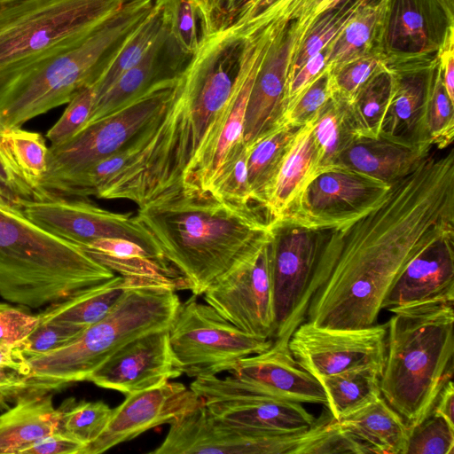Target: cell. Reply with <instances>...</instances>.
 Returning <instances> with one entry per match:
<instances>
[{"label": "cell", "mask_w": 454, "mask_h": 454, "mask_svg": "<svg viewBox=\"0 0 454 454\" xmlns=\"http://www.w3.org/2000/svg\"><path fill=\"white\" fill-rule=\"evenodd\" d=\"M275 339L289 340L315 270L321 231L280 220L270 223Z\"/></svg>", "instance_id": "14"}, {"label": "cell", "mask_w": 454, "mask_h": 454, "mask_svg": "<svg viewBox=\"0 0 454 454\" xmlns=\"http://www.w3.org/2000/svg\"><path fill=\"white\" fill-rule=\"evenodd\" d=\"M290 1L249 0L236 14L230 25L245 33L253 32L270 23Z\"/></svg>", "instance_id": "51"}, {"label": "cell", "mask_w": 454, "mask_h": 454, "mask_svg": "<svg viewBox=\"0 0 454 454\" xmlns=\"http://www.w3.org/2000/svg\"><path fill=\"white\" fill-rule=\"evenodd\" d=\"M28 373L27 360L19 351L0 347V404L22 394Z\"/></svg>", "instance_id": "49"}, {"label": "cell", "mask_w": 454, "mask_h": 454, "mask_svg": "<svg viewBox=\"0 0 454 454\" xmlns=\"http://www.w3.org/2000/svg\"><path fill=\"white\" fill-rule=\"evenodd\" d=\"M21 210L41 229L82 247L98 239L121 238L141 246L158 262L170 266L153 234L131 212H112L82 197L26 200Z\"/></svg>", "instance_id": "11"}, {"label": "cell", "mask_w": 454, "mask_h": 454, "mask_svg": "<svg viewBox=\"0 0 454 454\" xmlns=\"http://www.w3.org/2000/svg\"><path fill=\"white\" fill-rule=\"evenodd\" d=\"M58 409L60 412L59 431L73 436L85 447L102 434L113 414V409L102 401L68 398Z\"/></svg>", "instance_id": "41"}, {"label": "cell", "mask_w": 454, "mask_h": 454, "mask_svg": "<svg viewBox=\"0 0 454 454\" xmlns=\"http://www.w3.org/2000/svg\"><path fill=\"white\" fill-rule=\"evenodd\" d=\"M60 412L51 393L23 394L0 415V454H20L37 440L59 430Z\"/></svg>", "instance_id": "29"}, {"label": "cell", "mask_w": 454, "mask_h": 454, "mask_svg": "<svg viewBox=\"0 0 454 454\" xmlns=\"http://www.w3.org/2000/svg\"><path fill=\"white\" fill-rule=\"evenodd\" d=\"M247 154L248 149L243 140L233 144L214 173L206 191L227 203L261 211L252 200L247 178Z\"/></svg>", "instance_id": "39"}, {"label": "cell", "mask_w": 454, "mask_h": 454, "mask_svg": "<svg viewBox=\"0 0 454 454\" xmlns=\"http://www.w3.org/2000/svg\"><path fill=\"white\" fill-rule=\"evenodd\" d=\"M432 149L383 133L373 137H355L338 157L336 168L358 171L392 184L412 172Z\"/></svg>", "instance_id": "26"}, {"label": "cell", "mask_w": 454, "mask_h": 454, "mask_svg": "<svg viewBox=\"0 0 454 454\" xmlns=\"http://www.w3.org/2000/svg\"><path fill=\"white\" fill-rule=\"evenodd\" d=\"M406 454H454V425L430 412L410 431Z\"/></svg>", "instance_id": "44"}, {"label": "cell", "mask_w": 454, "mask_h": 454, "mask_svg": "<svg viewBox=\"0 0 454 454\" xmlns=\"http://www.w3.org/2000/svg\"><path fill=\"white\" fill-rule=\"evenodd\" d=\"M84 448V443L58 430L26 447L20 454H82Z\"/></svg>", "instance_id": "53"}, {"label": "cell", "mask_w": 454, "mask_h": 454, "mask_svg": "<svg viewBox=\"0 0 454 454\" xmlns=\"http://www.w3.org/2000/svg\"><path fill=\"white\" fill-rule=\"evenodd\" d=\"M315 120L299 129L279 169L265 207L269 224L286 218L309 184L325 172L313 137Z\"/></svg>", "instance_id": "28"}, {"label": "cell", "mask_w": 454, "mask_h": 454, "mask_svg": "<svg viewBox=\"0 0 454 454\" xmlns=\"http://www.w3.org/2000/svg\"><path fill=\"white\" fill-rule=\"evenodd\" d=\"M12 1H14V0H0V4H5V3H9V2H12Z\"/></svg>", "instance_id": "62"}, {"label": "cell", "mask_w": 454, "mask_h": 454, "mask_svg": "<svg viewBox=\"0 0 454 454\" xmlns=\"http://www.w3.org/2000/svg\"><path fill=\"white\" fill-rule=\"evenodd\" d=\"M179 48L192 56L221 26L211 0H155Z\"/></svg>", "instance_id": "34"}, {"label": "cell", "mask_w": 454, "mask_h": 454, "mask_svg": "<svg viewBox=\"0 0 454 454\" xmlns=\"http://www.w3.org/2000/svg\"><path fill=\"white\" fill-rule=\"evenodd\" d=\"M299 129L280 125L247 146V178L252 200L265 217V207L274 183Z\"/></svg>", "instance_id": "33"}, {"label": "cell", "mask_w": 454, "mask_h": 454, "mask_svg": "<svg viewBox=\"0 0 454 454\" xmlns=\"http://www.w3.org/2000/svg\"><path fill=\"white\" fill-rule=\"evenodd\" d=\"M332 97V76L326 67L285 113L281 125L301 128L314 121Z\"/></svg>", "instance_id": "45"}, {"label": "cell", "mask_w": 454, "mask_h": 454, "mask_svg": "<svg viewBox=\"0 0 454 454\" xmlns=\"http://www.w3.org/2000/svg\"><path fill=\"white\" fill-rule=\"evenodd\" d=\"M428 301H454V234L435 241L407 264L382 309Z\"/></svg>", "instance_id": "25"}, {"label": "cell", "mask_w": 454, "mask_h": 454, "mask_svg": "<svg viewBox=\"0 0 454 454\" xmlns=\"http://www.w3.org/2000/svg\"><path fill=\"white\" fill-rule=\"evenodd\" d=\"M383 66L380 54L360 57L330 70L333 97L349 103L357 90Z\"/></svg>", "instance_id": "46"}, {"label": "cell", "mask_w": 454, "mask_h": 454, "mask_svg": "<svg viewBox=\"0 0 454 454\" xmlns=\"http://www.w3.org/2000/svg\"><path fill=\"white\" fill-rule=\"evenodd\" d=\"M249 0H222L218 17L222 27L231 24L236 14Z\"/></svg>", "instance_id": "58"}, {"label": "cell", "mask_w": 454, "mask_h": 454, "mask_svg": "<svg viewBox=\"0 0 454 454\" xmlns=\"http://www.w3.org/2000/svg\"><path fill=\"white\" fill-rule=\"evenodd\" d=\"M94 103L92 87L77 93L67 104L59 121L48 130L51 145L61 144L74 136L87 122Z\"/></svg>", "instance_id": "48"}, {"label": "cell", "mask_w": 454, "mask_h": 454, "mask_svg": "<svg viewBox=\"0 0 454 454\" xmlns=\"http://www.w3.org/2000/svg\"><path fill=\"white\" fill-rule=\"evenodd\" d=\"M380 376L381 372L364 367L317 380L325 390L329 411L339 420L382 396Z\"/></svg>", "instance_id": "36"}, {"label": "cell", "mask_w": 454, "mask_h": 454, "mask_svg": "<svg viewBox=\"0 0 454 454\" xmlns=\"http://www.w3.org/2000/svg\"><path fill=\"white\" fill-rule=\"evenodd\" d=\"M387 325L332 329L309 321L293 332L288 348L298 365L317 379L370 367L382 373Z\"/></svg>", "instance_id": "15"}, {"label": "cell", "mask_w": 454, "mask_h": 454, "mask_svg": "<svg viewBox=\"0 0 454 454\" xmlns=\"http://www.w3.org/2000/svg\"><path fill=\"white\" fill-rule=\"evenodd\" d=\"M244 50L230 30L214 33L179 74L165 108L136 139L139 152L99 199L144 207L182 192L184 173L226 105Z\"/></svg>", "instance_id": "2"}, {"label": "cell", "mask_w": 454, "mask_h": 454, "mask_svg": "<svg viewBox=\"0 0 454 454\" xmlns=\"http://www.w3.org/2000/svg\"><path fill=\"white\" fill-rule=\"evenodd\" d=\"M115 275L82 247L35 225L22 210L0 205V296L4 300L38 309Z\"/></svg>", "instance_id": "6"}, {"label": "cell", "mask_w": 454, "mask_h": 454, "mask_svg": "<svg viewBox=\"0 0 454 454\" xmlns=\"http://www.w3.org/2000/svg\"><path fill=\"white\" fill-rule=\"evenodd\" d=\"M454 234V153H432L395 182L380 204L345 226L322 230L300 322L332 329L374 325L407 264Z\"/></svg>", "instance_id": "1"}, {"label": "cell", "mask_w": 454, "mask_h": 454, "mask_svg": "<svg viewBox=\"0 0 454 454\" xmlns=\"http://www.w3.org/2000/svg\"><path fill=\"white\" fill-rule=\"evenodd\" d=\"M365 1L335 0L311 20L293 56L289 81L307 60L331 43Z\"/></svg>", "instance_id": "37"}, {"label": "cell", "mask_w": 454, "mask_h": 454, "mask_svg": "<svg viewBox=\"0 0 454 454\" xmlns=\"http://www.w3.org/2000/svg\"><path fill=\"white\" fill-rule=\"evenodd\" d=\"M0 140L12 153L24 179L34 191L47 168L48 148L40 133L14 128L0 131Z\"/></svg>", "instance_id": "42"}, {"label": "cell", "mask_w": 454, "mask_h": 454, "mask_svg": "<svg viewBox=\"0 0 454 454\" xmlns=\"http://www.w3.org/2000/svg\"><path fill=\"white\" fill-rule=\"evenodd\" d=\"M337 421L371 453L406 454L409 427L382 396Z\"/></svg>", "instance_id": "30"}, {"label": "cell", "mask_w": 454, "mask_h": 454, "mask_svg": "<svg viewBox=\"0 0 454 454\" xmlns=\"http://www.w3.org/2000/svg\"><path fill=\"white\" fill-rule=\"evenodd\" d=\"M8 306H9V304H7V303H1L0 302V310L4 309V308H6V307H8Z\"/></svg>", "instance_id": "61"}, {"label": "cell", "mask_w": 454, "mask_h": 454, "mask_svg": "<svg viewBox=\"0 0 454 454\" xmlns=\"http://www.w3.org/2000/svg\"><path fill=\"white\" fill-rule=\"evenodd\" d=\"M129 0H14L0 4V96L44 60L82 43Z\"/></svg>", "instance_id": "8"}, {"label": "cell", "mask_w": 454, "mask_h": 454, "mask_svg": "<svg viewBox=\"0 0 454 454\" xmlns=\"http://www.w3.org/2000/svg\"><path fill=\"white\" fill-rule=\"evenodd\" d=\"M163 26L161 9L153 2L150 13L126 41L101 77L91 86L94 91V101L102 96L121 75L144 58L158 38Z\"/></svg>", "instance_id": "38"}, {"label": "cell", "mask_w": 454, "mask_h": 454, "mask_svg": "<svg viewBox=\"0 0 454 454\" xmlns=\"http://www.w3.org/2000/svg\"><path fill=\"white\" fill-rule=\"evenodd\" d=\"M202 295L207 304L243 332L274 338L271 236L252 259L215 282Z\"/></svg>", "instance_id": "18"}, {"label": "cell", "mask_w": 454, "mask_h": 454, "mask_svg": "<svg viewBox=\"0 0 454 454\" xmlns=\"http://www.w3.org/2000/svg\"><path fill=\"white\" fill-rule=\"evenodd\" d=\"M453 302L428 301L390 308L381 395L409 430L427 417L452 380Z\"/></svg>", "instance_id": "4"}, {"label": "cell", "mask_w": 454, "mask_h": 454, "mask_svg": "<svg viewBox=\"0 0 454 454\" xmlns=\"http://www.w3.org/2000/svg\"><path fill=\"white\" fill-rule=\"evenodd\" d=\"M395 88V75L386 65L345 103V113L356 137H377Z\"/></svg>", "instance_id": "35"}, {"label": "cell", "mask_w": 454, "mask_h": 454, "mask_svg": "<svg viewBox=\"0 0 454 454\" xmlns=\"http://www.w3.org/2000/svg\"><path fill=\"white\" fill-rule=\"evenodd\" d=\"M437 59L443 86L450 99L454 102V35L446 41Z\"/></svg>", "instance_id": "56"}, {"label": "cell", "mask_w": 454, "mask_h": 454, "mask_svg": "<svg viewBox=\"0 0 454 454\" xmlns=\"http://www.w3.org/2000/svg\"><path fill=\"white\" fill-rule=\"evenodd\" d=\"M27 199L18 195L0 181V205L14 209H22L23 202Z\"/></svg>", "instance_id": "59"}, {"label": "cell", "mask_w": 454, "mask_h": 454, "mask_svg": "<svg viewBox=\"0 0 454 454\" xmlns=\"http://www.w3.org/2000/svg\"><path fill=\"white\" fill-rule=\"evenodd\" d=\"M274 20L275 28L257 70L246 109L242 138L247 146L281 125L293 56L308 26L283 18Z\"/></svg>", "instance_id": "19"}, {"label": "cell", "mask_w": 454, "mask_h": 454, "mask_svg": "<svg viewBox=\"0 0 454 454\" xmlns=\"http://www.w3.org/2000/svg\"><path fill=\"white\" fill-rule=\"evenodd\" d=\"M196 395L214 418L254 433H293L309 427L316 419L301 403L231 391H200Z\"/></svg>", "instance_id": "23"}, {"label": "cell", "mask_w": 454, "mask_h": 454, "mask_svg": "<svg viewBox=\"0 0 454 454\" xmlns=\"http://www.w3.org/2000/svg\"><path fill=\"white\" fill-rule=\"evenodd\" d=\"M126 396L121 405L113 409L102 434L84 448L82 454L105 452L149 429L170 424L202 402L191 388L169 380Z\"/></svg>", "instance_id": "20"}, {"label": "cell", "mask_w": 454, "mask_h": 454, "mask_svg": "<svg viewBox=\"0 0 454 454\" xmlns=\"http://www.w3.org/2000/svg\"><path fill=\"white\" fill-rule=\"evenodd\" d=\"M334 1L335 0H291L274 19L283 18L287 20H296L301 26H305Z\"/></svg>", "instance_id": "55"}, {"label": "cell", "mask_w": 454, "mask_h": 454, "mask_svg": "<svg viewBox=\"0 0 454 454\" xmlns=\"http://www.w3.org/2000/svg\"><path fill=\"white\" fill-rule=\"evenodd\" d=\"M182 374L169 348L168 329H164L137 337L121 347L88 380L128 395Z\"/></svg>", "instance_id": "21"}, {"label": "cell", "mask_w": 454, "mask_h": 454, "mask_svg": "<svg viewBox=\"0 0 454 454\" xmlns=\"http://www.w3.org/2000/svg\"><path fill=\"white\" fill-rule=\"evenodd\" d=\"M437 62L390 68L395 75V88L380 133L432 147L426 137L424 116Z\"/></svg>", "instance_id": "27"}, {"label": "cell", "mask_w": 454, "mask_h": 454, "mask_svg": "<svg viewBox=\"0 0 454 454\" xmlns=\"http://www.w3.org/2000/svg\"><path fill=\"white\" fill-rule=\"evenodd\" d=\"M177 78L153 86L110 115L82 128L67 141L51 145L46 172L36 187L34 200H42L59 183L129 144L165 108Z\"/></svg>", "instance_id": "9"}, {"label": "cell", "mask_w": 454, "mask_h": 454, "mask_svg": "<svg viewBox=\"0 0 454 454\" xmlns=\"http://www.w3.org/2000/svg\"><path fill=\"white\" fill-rule=\"evenodd\" d=\"M84 331L65 324L38 323L34 331L15 349L25 358L43 355L73 342Z\"/></svg>", "instance_id": "47"}, {"label": "cell", "mask_w": 454, "mask_h": 454, "mask_svg": "<svg viewBox=\"0 0 454 454\" xmlns=\"http://www.w3.org/2000/svg\"><path fill=\"white\" fill-rule=\"evenodd\" d=\"M179 286L150 278L129 286L112 309L73 342L26 358L29 373L23 394L57 391L88 380L121 347L137 337L168 329L180 304Z\"/></svg>", "instance_id": "5"}, {"label": "cell", "mask_w": 454, "mask_h": 454, "mask_svg": "<svg viewBox=\"0 0 454 454\" xmlns=\"http://www.w3.org/2000/svg\"><path fill=\"white\" fill-rule=\"evenodd\" d=\"M390 187L364 173L334 168L318 175L282 220L317 231L337 229L372 211Z\"/></svg>", "instance_id": "16"}, {"label": "cell", "mask_w": 454, "mask_h": 454, "mask_svg": "<svg viewBox=\"0 0 454 454\" xmlns=\"http://www.w3.org/2000/svg\"><path fill=\"white\" fill-rule=\"evenodd\" d=\"M230 372L225 378H196L190 388L195 393L242 392L327 406L321 383L298 365L285 340L275 339L268 349L241 359Z\"/></svg>", "instance_id": "12"}, {"label": "cell", "mask_w": 454, "mask_h": 454, "mask_svg": "<svg viewBox=\"0 0 454 454\" xmlns=\"http://www.w3.org/2000/svg\"><path fill=\"white\" fill-rule=\"evenodd\" d=\"M151 454H270L271 434H259L214 418L202 402L170 424Z\"/></svg>", "instance_id": "22"}, {"label": "cell", "mask_w": 454, "mask_h": 454, "mask_svg": "<svg viewBox=\"0 0 454 454\" xmlns=\"http://www.w3.org/2000/svg\"><path fill=\"white\" fill-rule=\"evenodd\" d=\"M275 25V20H272L248 33L231 94L184 173L182 192L206 191L227 152L233 144L243 140L245 114L250 91Z\"/></svg>", "instance_id": "17"}, {"label": "cell", "mask_w": 454, "mask_h": 454, "mask_svg": "<svg viewBox=\"0 0 454 454\" xmlns=\"http://www.w3.org/2000/svg\"><path fill=\"white\" fill-rule=\"evenodd\" d=\"M191 58L179 48L164 24L144 58L94 101L89 119L82 128L110 115L153 86L177 78Z\"/></svg>", "instance_id": "24"}, {"label": "cell", "mask_w": 454, "mask_h": 454, "mask_svg": "<svg viewBox=\"0 0 454 454\" xmlns=\"http://www.w3.org/2000/svg\"><path fill=\"white\" fill-rule=\"evenodd\" d=\"M153 6V0H129L82 43L17 79L0 96V131L21 128L93 86Z\"/></svg>", "instance_id": "7"}, {"label": "cell", "mask_w": 454, "mask_h": 454, "mask_svg": "<svg viewBox=\"0 0 454 454\" xmlns=\"http://www.w3.org/2000/svg\"><path fill=\"white\" fill-rule=\"evenodd\" d=\"M192 295L180 302L168 328L178 369L191 378L231 372L239 362L268 349L273 340L250 335Z\"/></svg>", "instance_id": "10"}, {"label": "cell", "mask_w": 454, "mask_h": 454, "mask_svg": "<svg viewBox=\"0 0 454 454\" xmlns=\"http://www.w3.org/2000/svg\"><path fill=\"white\" fill-rule=\"evenodd\" d=\"M424 129L427 140L433 148L445 149L453 141L454 102L450 99L443 86L438 62L426 105Z\"/></svg>", "instance_id": "43"}, {"label": "cell", "mask_w": 454, "mask_h": 454, "mask_svg": "<svg viewBox=\"0 0 454 454\" xmlns=\"http://www.w3.org/2000/svg\"><path fill=\"white\" fill-rule=\"evenodd\" d=\"M221 2H222V0H211V3H212V4L214 5L215 10V12H216L218 20H219V17H218V9H219V5H220ZM219 23H220V21H219ZM220 26H221V25H220Z\"/></svg>", "instance_id": "60"}, {"label": "cell", "mask_w": 454, "mask_h": 454, "mask_svg": "<svg viewBox=\"0 0 454 454\" xmlns=\"http://www.w3.org/2000/svg\"><path fill=\"white\" fill-rule=\"evenodd\" d=\"M454 387L452 380H448L440 391L431 412L443 417L449 423L454 425Z\"/></svg>", "instance_id": "57"}, {"label": "cell", "mask_w": 454, "mask_h": 454, "mask_svg": "<svg viewBox=\"0 0 454 454\" xmlns=\"http://www.w3.org/2000/svg\"><path fill=\"white\" fill-rule=\"evenodd\" d=\"M140 279L144 278L115 275L49 304L36 315L38 323L65 324L86 330L106 316L122 293Z\"/></svg>", "instance_id": "31"}, {"label": "cell", "mask_w": 454, "mask_h": 454, "mask_svg": "<svg viewBox=\"0 0 454 454\" xmlns=\"http://www.w3.org/2000/svg\"><path fill=\"white\" fill-rule=\"evenodd\" d=\"M355 137L346 116L345 102L332 97L313 126L314 142L325 171L336 168L338 157Z\"/></svg>", "instance_id": "40"}, {"label": "cell", "mask_w": 454, "mask_h": 454, "mask_svg": "<svg viewBox=\"0 0 454 454\" xmlns=\"http://www.w3.org/2000/svg\"><path fill=\"white\" fill-rule=\"evenodd\" d=\"M327 56L328 45L307 60L293 74L287 86L285 113L326 68Z\"/></svg>", "instance_id": "52"}, {"label": "cell", "mask_w": 454, "mask_h": 454, "mask_svg": "<svg viewBox=\"0 0 454 454\" xmlns=\"http://www.w3.org/2000/svg\"><path fill=\"white\" fill-rule=\"evenodd\" d=\"M38 325L36 316L8 306L0 310V347L16 348Z\"/></svg>", "instance_id": "50"}, {"label": "cell", "mask_w": 454, "mask_h": 454, "mask_svg": "<svg viewBox=\"0 0 454 454\" xmlns=\"http://www.w3.org/2000/svg\"><path fill=\"white\" fill-rule=\"evenodd\" d=\"M0 181L27 200H34V191L24 179L13 156L0 140Z\"/></svg>", "instance_id": "54"}, {"label": "cell", "mask_w": 454, "mask_h": 454, "mask_svg": "<svg viewBox=\"0 0 454 454\" xmlns=\"http://www.w3.org/2000/svg\"><path fill=\"white\" fill-rule=\"evenodd\" d=\"M387 0H366L328 44L326 67L333 70L355 59L380 54ZM382 57V56H381Z\"/></svg>", "instance_id": "32"}, {"label": "cell", "mask_w": 454, "mask_h": 454, "mask_svg": "<svg viewBox=\"0 0 454 454\" xmlns=\"http://www.w3.org/2000/svg\"><path fill=\"white\" fill-rule=\"evenodd\" d=\"M134 215L196 296L247 262L271 236L261 211L227 203L208 191L182 192L138 207Z\"/></svg>", "instance_id": "3"}, {"label": "cell", "mask_w": 454, "mask_h": 454, "mask_svg": "<svg viewBox=\"0 0 454 454\" xmlns=\"http://www.w3.org/2000/svg\"><path fill=\"white\" fill-rule=\"evenodd\" d=\"M454 35V0H387L380 51L397 67L437 59Z\"/></svg>", "instance_id": "13"}]
</instances>
